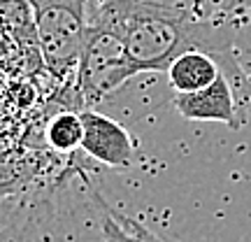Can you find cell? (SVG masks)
<instances>
[{"label":"cell","mask_w":251,"mask_h":242,"mask_svg":"<svg viewBox=\"0 0 251 242\" xmlns=\"http://www.w3.org/2000/svg\"><path fill=\"white\" fill-rule=\"evenodd\" d=\"M114 19L126 49L140 72H165L186 49L228 56V37L209 19L196 14L188 0H93ZM233 58V56H228Z\"/></svg>","instance_id":"cell-1"},{"label":"cell","mask_w":251,"mask_h":242,"mask_svg":"<svg viewBox=\"0 0 251 242\" xmlns=\"http://www.w3.org/2000/svg\"><path fill=\"white\" fill-rule=\"evenodd\" d=\"M135 75L137 70L128 56L119 24L93 0H89V28L75 80L81 109L93 108L100 100L117 93Z\"/></svg>","instance_id":"cell-2"},{"label":"cell","mask_w":251,"mask_h":242,"mask_svg":"<svg viewBox=\"0 0 251 242\" xmlns=\"http://www.w3.org/2000/svg\"><path fill=\"white\" fill-rule=\"evenodd\" d=\"M33 7L40 52L47 72L58 81L77 80L86 28L89 0H28Z\"/></svg>","instance_id":"cell-3"},{"label":"cell","mask_w":251,"mask_h":242,"mask_svg":"<svg viewBox=\"0 0 251 242\" xmlns=\"http://www.w3.org/2000/svg\"><path fill=\"white\" fill-rule=\"evenodd\" d=\"M79 114L84 124L81 149L91 159L109 168H128L133 163L135 147L124 126L102 112H96L93 108L79 109Z\"/></svg>","instance_id":"cell-4"},{"label":"cell","mask_w":251,"mask_h":242,"mask_svg":"<svg viewBox=\"0 0 251 242\" xmlns=\"http://www.w3.org/2000/svg\"><path fill=\"white\" fill-rule=\"evenodd\" d=\"M172 105L186 121H219V124L230 126L233 131H240L244 124L242 114L237 109L230 77L226 72L205 89L177 93L172 98Z\"/></svg>","instance_id":"cell-5"},{"label":"cell","mask_w":251,"mask_h":242,"mask_svg":"<svg viewBox=\"0 0 251 242\" xmlns=\"http://www.w3.org/2000/svg\"><path fill=\"white\" fill-rule=\"evenodd\" d=\"M224 72V58L219 54L207 49H186L170 63L165 75L175 93H191L209 86Z\"/></svg>","instance_id":"cell-6"},{"label":"cell","mask_w":251,"mask_h":242,"mask_svg":"<svg viewBox=\"0 0 251 242\" xmlns=\"http://www.w3.org/2000/svg\"><path fill=\"white\" fill-rule=\"evenodd\" d=\"M93 212H96V224L102 242H170L149 231L142 221L117 212L100 196H93Z\"/></svg>","instance_id":"cell-7"},{"label":"cell","mask_w":251,"mask_h":242,"mask_svg":"<svg viewBox=\"0 0 251 242\" xmlns=\"http://www.w3.org/2000/svg\"><path fill=\"white\" fill-rule=\"evenodd\" d=\"M47 144L61 154H70L77 147H81L84 140V124H81L79 112H61L49 119L45 128Z\"/></svg>","instance_id":"cell-8"},{"label":"cell","mask_w":251,"mask_h":242,"mask_svg":"<svg viewBox=\"0 0 251 242\" xmlns=\"http://www.w3.org/2000/svg\"><path fill=\"white\" fill-rule=\"evenodd\" d=\"M188 2H196V0H188Z\"/></svg>","instance_id":"cell-9"}]
</instances>
